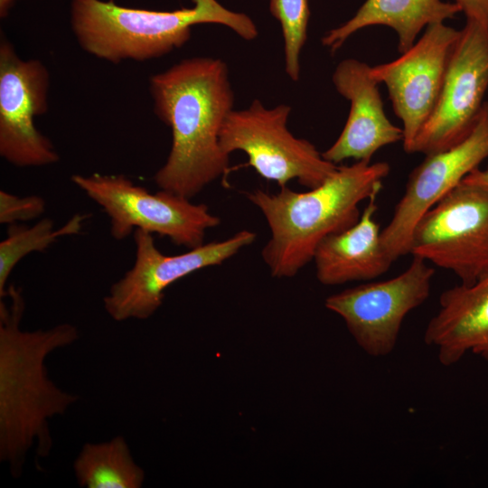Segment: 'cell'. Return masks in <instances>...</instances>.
I'll return each mask as SVG.
<instances>
[{
  "instance_id": "6da1fadb",
  "label": "cell",
  "mask_w": 488,
  "mask_h": 488,
  "mask_svg": "<svg viewBox=\"0 0 488 488\" xmlns=\"http://www.w3.org/2000/svg\"><path fill=\"white\" fill-rule=\"evenodd\" d=\"M149 90L155 114L172 132L168 157L154 182L191 199L229 172L230 155L220 145L234 103L229 69L221 59H185L153 75Z\"/></svg>"
},
{
  "instance_id": "7a4b0ae2",
  "label": "cell",
  "mask_w": 488,
  "mask_h": 488,
  "mask_svg": "<svg viewBox=\"0 0 488 488\" xmlns=\"http://www.w3.org/2000/svg\"><path fill=\"white\" fill-rule=\"evenodd\" d=\"M0 301V457L19 475L34 441L39 456L51 449L48 419L63 414L77 397L49 379L44 361L52 351L74 343L77 328L70 324L48 330L23 331L21 289L11 286Z\"/></svg>"
},
{
  "instance_id": "3957f363",
  "label": "cell",
  "mask_w": 488,
  "mask_h": 488,
  "mask_svg": "<svg viewBox=\"0 0 488 488\" xmlns=\"http://www.w3.org/2000/svg\"><path fill=\"white\" fill-rule=\"evenodd\" d=\"M390 173L387 162L356 161L338 166L324 183L307 192L280 187L277 193L246 192L264 215L271 236L261 255L275 277H292L313 260L327 236L358 221L361 202L378 195Z\"/></svg>"
},
{
  "instance_id": "277c9868",
  "label": "cell",
  "mask_w": 488,
  "mask_h": 488,
  "mask_svg": "<svg viewBox=\"0 0 488 488\" xmlns=\"http://www.w3.org/2000/svg\"><path fill=\"white\" fill-rule=\"evenodd\" d=\"M193 6L174 11L130 8L113 0H72L70 24L80 46L109 62L144 61L184 45L193 25L222 24L247 41L258 36L252 19L217 0H192Z\"/></svg>"
},
{
  "instance_id": "5b68a950",
  "label": "cell",
  "mask_w": 488,
  "mask_h": 488,
  "mask_svg": "<svg viewBox=\"0 0 488 488\" xmlns=\"http://www.w3.org/2000/svg\"><path fill=\"white\" fill-rule=\"evenodd\" d=\"M71 182L108 215L117 240L142 230L190 249L202 245L206 230L221 223L203 203L164 190L151 192L122 174H74Z\"/></svg>"
},
{
  "instance_id": "8992f818",
  "label": "cell",
  "mask_w": 488,
  "mask_h": 488,
  "mask_svg": "<svg viewBox=\"0 0 488 488\" xmlns=\"http://www.w3.org/2000/svg\"><path fill=\"white\" fill-rule=\"evenodd\" d=\"M291 108L286 104L267 108L258 99L248 108L232 109L221 132L220 145L230 155L244 152L247 165L280 187L292 180L309 189L332 176L338 165L327 161L308 140L296 137L287 127Z\"/></svg>"
},
{
  "instance_id": "52a82bcc",
  "label": "cell",
  "mask_w": 488,
  "mask_h": 488,
  "mask_svg": "<svg viewBox=\"0 0 488 488\" xmlns=\"http://www.w3.org/2000/svg\"><path fill=\"white\" fill-rule=\"evenodd\" d=\"M409 254L470 285L488 271V185L463 180L414 227Z\"/></svg>"
},
{
  "instance_id": "ba28073f",
  "label": "cell",
  "mask_w": 488,
  "mask_h": 488,
  "mask_svg": "<svg viewBox=\"0 0 488 488\" xmlns=\"http://www.w3.org/2000/svg\"><path fill=\"white\" fill-rule=\"evenodd\" d=\"M133 234L134 265L103 299L106 312L117 322L149 318L162 305L164 291L172 284L197 270L222 264L256 239L254 232L242 230L224 240L168 256L155 246L152 233L136 230Z\"/></svg>"
},
{
  "instance_id": "9c48e42d",
  "label": "cell",
  "mask_w": 488,
  "mask_h": 488,
  "mask_svg": "<svg viewBox=\"0 0 488 488\" xmlns=\"http://www.w3.org/2000/svg\"><path fill=\"white\" fill-rule=\"evenodd\" d=\"M434 274L427 260L413 256L397 277L331 295L324 305L342 317L364 352L384 357L395 349L406 316L428 298Z\"/></svg>"
},
{
  "instance_id": "30bf717a",
  "label": "cell",
  "mask_w": 488,
  "mask_h": 488,
  "mask_svg": "<svg viewBox=\"0 0 488 488\" xmlns=\"http://www.w3.org/2000/svg\"><path fill=\"white\" fill-rule=\"evenodd\" d=\"M488 89V27L466 19L451 56L436 105L418 133L413 153L446 150L476 124Z\"/></svg>"
},
{
  "instance_id": "8fae6325",
  "label": "cell",
  "mask_w": 488,
  "mask_h": 488,
  "mask_svg": "<svg viewBox=\"0 0 488 488\" xmlns=\"http://www.w3.org/2000/svg\"><path fill=\"white\" fill-rule=\"evenodd\" d=\"M50 74L39 60H23L1 34L0 155L18 167L55 164L60 156L34 124L47 112Z\"/></svg>"
},
{
  "instance_id": "7c38bea8",
  "label": "cell",
  "mask_w": 488,
  "mask_h": 488,
  "mask_svg": "<svg viewBox=\"0 0 488 488\" xmlns=\"http://www.w3.org/2000/svg\"><path fill=\"white\" fill-rule=\"evenodd\" d=\"M461 30L431 23L396 60L371 66V77L383 83L395 115L402 122L403 148L412 154L414 142L430 117L440 95Z\"/></svg>"
},
{
  "instance_id": "4fadbf2b",
  "label": "cell",
  "mask_w": 488,
  "mask_h": 488,
  "mask_svg": "<svg viewBox=\"0 0 488 488\" xmlns=\"http://www.w3.org/2000/svg\"><path fill=\"white\" fill-rule=\"evenodd\" d=\"M488 157V101L469 135L453 146L431 155L408 175L393 216L381 230V244L394 262L409 254L414 227L423 214L458 185Z\"/></svg>"
},
{
  "instance_id": "5bb4252c",
  "label": "cell",
  "mask_w": 488,
  "mask_h": 488,
  "mask_svg": "<svg viewBox=\"0 0 488 488\" xmlns=\"http://www.w3.org/2000/svg\"><path fill=\"white\" fill-rule=\"evenodd\" d=\"M332 80L337 92L350 101V113L338 138L322 153L324 159L335 164L346 159L371 162L381 147L403 140L402 128L385 114L370 65L356 59L343 60Z\"/></svg>"
},
{
  "instance_id": "9a60e30c",
  "label": "cell",
  "mask_w": 488,
  "mask_h": 488,
  "mask_svg": "<svg viewBox=\"0 0 488 488\" xmlns=\"http://www.w3.org/2000/svg\"><path fill=\"white\" fill-rule=\"evenodd\" d=\"M424 342L436 349L444 366L457 363L468 352L488 361V271L470 285L441 294Z\"/></svg>"
},
{
  "instance_id": "2e32d148",
  "label": "cell",
  "mask_w": 488,
  "mask_h": 488,
  "mask_svg": "<svg viewBox=\"0 0 488 488\" xmlns=\"http://www.w3.org/2000/svg\"><path fill=\"white\" fill-rule=\"evenodd\" d=\"M377 196L369 199L357 222L327 236L317 246L313 260L323 285L370 281L390 268L393 261L382 247L381 230L374 219Z\"/></svg>"
},
{
  "instance_id": "e0dca14e",
  "label": "cell",
  "mask_w": 488,
  "mask_h": 488,
  "mask_svg": "<svg viewBox=\"0 0 488 488\" xmlns=\"http://www.w3.org/2000/svg\"><path fill=\"white\" fill-rule=\"evenodd\" d=\"M460 12L455 2L442 0H366L351 19L330 30L322 38V43L334 53L357 31L384 25L396 32L398 50L403 53L416 42L425 27L453 19Z\"/></svg>"
},
{
  "instance_id": "ac0fdd59",
  "label": "cell",
  "mask_w": 488,
  "mask_h": 488,
  "mask_svg": "<svg viewBox=\"0 0 488 488\" xmlns=\"http://www.w3.org/2000/svg\"><path fill=\"white\" fill-rule=\"evenodd\" d=\"M79 484L87 488H140L145 473L130 453L126 440L87 443L74 463Z\"/></svg>"
},
{
  "instance_id": "d6986e66",
  "label": "cell",
  "mask_w": 488,
  "mask_h": 488,
  "mask_svg": "<svg viewBox=\"0 0 488 488\" xmlns=\"http://www.w3.org/2000/svg\"><path fill=\"white\" fill-rule=\"evenodd\" d=\"M87 214L73 215L62 227L44 218L32 227L9 225L7 236L0 242V297L7 294L6 283L17 263L32 252H42L60 238L78 234Z\"/></svg>"
},
{
  "instance_id": "ffe728a7",
  "label": "cell",
  "mask_w": 488,
  "mask_h": 488,
  "mask_svg": "<svg viewBox=\"0 0 488 488\" xmlns=\"http://www.w3.org/2000/svg\"><path fill=\"white\" fill-rule=\"evenodd\" d=\"M269 10L282 28L286 72L296 81L300 76V54L306 41L308 0H269Z\"/></svg>"
},
{
  "instance_id": "44dd1931",
  "label": "cell",
  "mask_w": 488,
  "mask_h": 488,
  "mask_svg": "<svg viewBox=\"0 0 488 488\" xmlns=\"http://www.w3.org/2000/svg\"><path fill=\"white\" fill-rule=\"evenodd\" d=\"M45 211V201L38 195L16 196L0 191V223L16 224L40 217Z\"/></svg>"
},
{
  "instance_id": "7402d4cb",
  "label": "cell",
  "mask_w": 488,
  "mask_h": 488,
  "mask_svg": "<svg viewBox=\"0 0 488 488\" xmlns=\"http://www.w3.org/2000/svg\"><path fill=\"white\" fill-rule=\"evenodd\" d=\"M466 19L476 20L488 27V0H454Z\"/></svg>"
},
{
  "instance_id": "603a6c76",
  "label": "cell",
  "mask_w": 488,
  "mask_h": 488,
  "mask_svg": "<svg viewBox=\"0 0 488 488\" xmlns=\"http://www.w3.org/2000/svg\"><path fill=\"white\" fill-rule=\"evenodd\" d=\"M464 180L488 185V167L485 169H480L479 167L474 169Z\"/></svg>"
},
{
  "instance_id": "cb8c5ba5",
  "label": "cell",
  "mask_w": 488,
  "mask_h": 488,
  "mask_svg": "<svg viewBox=\"0 0 488 488\" xmlns=\"http://www.w3.org/2000/svg\"><path fill=\"white\" fill-rule=\"evenodd\" d=\"M18 0H0V17L5 18Z\"/></svg>"
}]
</instances>
